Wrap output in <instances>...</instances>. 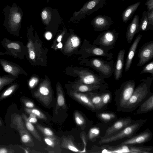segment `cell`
I'll list each match as a JSON object with an SVG mask.
<instances>
[{
	"label": "cell",
	"instance_id": "obj_26",
	"mask_svg": "<svg viewBox=\"0 0 153 153\" xmlns=\"http://www.w3.org/2000/svg\"><path fill=\"white\" fill-rule=\"evenodd\" d=\"M104 124L99 123L91 128L88 133V139L93 142L102 137L101 134L103 133V127Z\"/></svg>",
	"mask_w": 153,
	"mask_h": 153
},
{
	"label": "cell",
	"instance_id": "obj_35",
	"mask_svg": "<svg viewBox=\"0 0 153 153\" xmlns=\"http://www.w3.org/2000/svg\"><path fill=\"white\" fill-rule=\"evenodd\" d=\"M148 25V11H144L142 13V17L140 22L139 24V31L147 30Z\"/></svg>",
	"mask_w": 153,
	"mask_h": 153
},
{
	"label": "cell",
	"instance_id": "obj_46",
	"mask_svg": "<svg viewBox=\"0 0 153 153\" xmlns=\"http://www.w3.org/2000/svg\"><path fill=\"white\" fill-rule=\"evenodd\" d=\"M11 152L8 149L4 148H2L0 149V153H7Z\"/></svg>",
	"mask_w": 153,
	"mask_h": 153
},
{
	"label": "cell",
	"instance_id": "obj_18",
	"mask_svg": "<svg viewBox=\"0 0 153 153\" xmlns=\"http://www.w3.org/2000/svg\"><path fill=\"white\" fill-rule=\"evenodd\" d=\"M70 95L74 99L83 105L93 112L97 111L92 103L86 93L78 92L72 91L70 93Z\"/></svg>",
	"mask_w": 153,
	"mask_h": 153
},
{
	"label": "cell",
	"instance_id": "obj_25",
	"mask_svg": "<svg viewBox=\"0 0 153 153\" xmlns=\"http://www.w3.org/2000/svg\"><path fill=\"white\" fill-rule=\"evenodd\" d=\"M86 93L97 111H98L102 110V108L100 91L98 92H88Z\"/></svg>",
	"mask_w": 153,
	"mask_h": 153
},
{
	"label": "cell",
	"instance_id": "obj_33",
	"mask_svg": "<svg viewBox=\"0 0 153 153\" xmlns=\"http://www.w3.org/2000/svg\"><path fill=\"white\" fill-rule=\"evenodd\" d=\"M36 127L45 137H51L56 140V136L50 128L45 127L39 124H36Z\"/></svg>",
	"mask_w": 153,
	"mask_h": 153
},
{
	"label": "cell",
	"instance_id": "obj_45",
	"mask_svg": "<svg viewBox=\"0 0 153 153\" xmlns=\"http://www.w3.org/2000/svg\"><path fill=\"white\" fill-rule=\"evenodd\" d=\"M27 118L29 122L32 123H36L37 121V118L36 117L30 116L28 117H27Z\"/></svg>",
	"mask_w": 153,
	"mask_h": 153
},
{
	"label": "cell",
	"instance_id": "obj_2",
	"mask_svg": "<svg viewBox=\"0 0 153 153\" xmlns=\"http://www.w3.org/2000/svg\"><path fill=\"white\" fill-rule=\"evenodd\" d=\"M153 80V77L150 76L141 80L140 83L135 88L123 112H130L133 111L153 94L150 90Z\"/></svg>",
	"mask_w": 153,
	"mask_h": 153
},
{
	"label": "cell",
	"instance_id": "obj_6",
	"mask_svg": "<svg viewBox=\"0 0 153 153\" xmlns=\"http://www.w3.org/2000/svg\"><path fill=\"white\" fill-rule=\"evenodd\" d=\"M106 4L105 0H90L86 2L78 11H75L69 22H78L102 7Z\"/></svg>",
	"mask_w": 153,
	"mask_h": 153
},
{
	"label": "cell",
	"instance_id": "obj_51",
	"mask_svg": "<svg viewBox=\"0 0 153 153\" xmlns=\"http://www.w3.org/2000/svg\"><path fill=\"white\" fill-rule=\"evenodd\" d=\"M123 1H124V0H122Z\"/></svg>",
	"mask_w": 153,
	"mask_h": 153
},
{
	"label": "cell",
	"instance_id": "obj_23",
	"mask_svg": "<svg viewBox=\"0 0 153 153\" xmlns=\"http://www.w3.org/2000/svg\"><path fill=\"white\" fill-rule=\"evenodd\" d=\"M96 112V115L97 117L105 124L112 123L117 119V115L113 112L100 111Z\"/></svg>",
	"mask_w": 153,
	"mask_h": 153
},
{
	"label": "cell",
	"instance_id": "obj_42",
	"mask_svg": "<svg viewBox=\"0 0 153 153\" xmlns=\"http://www.w3.org/2000/svg\"><path fill=\"white\" fill-rule=\"evenodd\" d=\"M71 45L74 47H77L80 44L79 39L76 36L72 37L71 38Z\"/></svg>",
	"mask_w": 153,
	"mask_h": 153
},
{
	"label": "cell",
	"instance_id": "obj_32",
	"mask_svg": "<svg viewBox=\"0 0 153 153\" xmlns=\"http://www.w3.org/2000/svg\"><path fill=\"white\" fill-rule=\"evenodd\" d=\"M16 78L9 74L2 76L0 75V91L4 86L12 84Z\"/></svg>",
	"mask_w": 153,
	"mask_h": 153
},
{
	"label": "cell",
	"instance_id": "obj_40",
	"mask_svg": "<svg viewBox=\"0 0 153 153\" xmlns=\"http://www.w3.org/2000/svg\"><path fill=\"white\" fill-rule=\"evenodd\" d=\"M44 139V142L48 146L52 147H55L56 145L55 141L56 140L51 137H45Z\"/></svg>",
	"mask_w": 153,
	"mask_h": 153
},
{
	"label": "cell",
	"instance_id": "obj_27",
	"mask_svg": "<svg viewBox=\"0 0 153 153\" xmlns=\"http://www.w3.org/2000/svg\"><path fill=\"white\" fill-rule=\"evenodd\" d=\"M141 1H138L128 7L122 14L123 22L126 23L131 18L133 14L140 5Z\"/></svg>",
	"mask_w": 153,
	"mask_h": 153
},
{
	"label": "cell",
	"instance_id": "obj_36",
	"mask_svg": "<svg viewBox=\"0 0 153 153\" xmlns=\"http://www.w3.org/2000/svg\"><path fill=\"white\" fill-rule=\"evenodd\" d=\"M25 111L28 114L32 113L34 114L37 118L46 120L47 117L40 110L35 108H25Z\"/></svg>",
	"mask_w": 153,
	"mask_h": 153
},
{
	"label": "cell",
	"instance_id": "obj_37",
	"mask_svg": "<svg viewBox=\"0 0 153 153\" xmlns=\"http://www.w3.org/2000/svg\"><path fill=\"white\" fill-rule=\"evenodd\" d=\"M74 118L76 124L81 126H85L86 121L84 117L78 111L74 113Z\"/></svg>",
	"mask_w": 153,
	"mask_h": 153
},
{
	"label": "cell",
	"instance_id": "obj_9",
	"mask_svg": "<svg viewBox=\"0 0 153 153\" xmlns=\"http://www.w3.org/2000/svg\"><path fill=\"white\" fill-rule=\"evenodd\" d=\"M11 120V127L14 128L18 131L22 142L25 145L33 146L34 144L32 137L29 134L23 120L22 117L18 114L13 115Z\"/></svg>",
	"mask_w": 153,
	"mask_h": 153
},
{
	"label": "cell",
	"instance_id": "obj_31",
	"mask_svg": "<svg viewBox=\"0 0 153 153\" xmlns=\"http://www.w3.org/2000/svg\"><path fill=\"white\" fill-rule=\"evenodd\" d=\"M101 97L102 109L107 105L111 102V93L107 89L100 91Z\"/></svg>",
	"mask_w": 153,
	"mask_h": 153
},
{
	"label": "cell",
	"instance_id": "obj_11",
	"mask_svg": "<svg viewBox=\"0 0 153 153\" xmlns=\"http://www.w3.org/2000/svg\"><path fill=\"white\" fill-rule=\"evenodd\" d=\"M134 121L130 117H120L117 119L107 128L104 135L100 138H105L116 134L130 125Z\"/></svg>",
	"mask_w": 153,
	"mask_h": 153
},
{
	"label": "cell",
	"instance_id": "obj_52",
	"mask_svg": "<svg viewBox=\"0 0 153 153\" xmlns=\"http://www.w3.org/2000/svg\"></svg>",
	"mask_w": 153,
	"mask_h": 153
},
{
	"label": "cell",
	"instance_id": "obj_21",
	"mask_svg": "<svg viewBox=\"0 0 153 153\" xmlns=\"http://www.w3.org/2000/svg\"><path fill=\"white\" fill-rule=\"evenodd\" d=\"M142 36V35L141 34L138 35L129 48L125 65V71L126 72L128 71L130 68L132 59Z\"/></svg>",
	"mask_w": 153,
	"mask_h": 153
},
{
	"label": "cell",
	"instance_id": "obj_24",
	"mask_svg": "<svg viewBox=\"0 0 153 153\" xmlns=\"http://www.w3.org/2000/svg\"><path fill=\"white\" fill-rule=\"evenodd\" d=\"M138 107L136 112L137 114H144L152 111L153 109V94Z\"/></svg>",
	"mask_w": 153,
	"mask_h": 153
},
{
	"label": "cell",
	"instance_id": "obj_8",
	"mask_svg": "<svg viewBox=\"0 0 153 153\" xmlns=\"http://www.w3.org/2000/svg\"><path fill=\"white\" fill-rule=\"evenodd\" d=\"M90 65L104 78H110L114 72L115 64L112 60H104L95 58L89 61Z\"/></svg>",
	"mask_w": 153,
	"mask_h": 153
},
{
	"label": "cell",
	"instance_id": "obj_7",
	"mask_svg": "<svg viewBox=\"0 0 153 153\" xmlns=\"http://www.w3.org/2000/svg\"><path fill=\"white\" fill-rule=\"evenodd\" d=\"M100 149L102 150V151L105 150L104 152L153 153V147L151 146H135L134 145H118L116 146L104 145L101 146Z\"/></svg>",
	"mask_w": 153,
	"mask_h": 153
},
{
	"label": "cell",
	"instance_id": "obj_39",
	"mask_svg": "<svg viewBox=\"0 0 153 153\" xmlns=\"http://www.w3.org/2000/svg\"><path fill=\"white\" fill-rule=\"evenodd\" d=\"M148 25L147 30H153V10L148 11Z\"/></svg>",
	"mask_w": 153,
	"mask_h": 153
},
{
	"label": "cell",
	"instance_id": "obj_13",
	"mask_svg": "<svg viewBox=\"0 0 153 153\" xmlns=\"http://www.w3.org/2000/svg\"><path fill=\"white\" fill-rule=\"evenodd\" d=\"M138 56L139 58L137 66L140 67L151 59L153 57V41L143 45L140 48Z\"/></svg>",
	"mask_w": 153,
	"mask_h": 153
},
{
	"label": "cell",
	"instance_id": "obj_3",
	"mask_svg": "<svg viewBox=\"0 0 153 153\" xmlns=\"http://www.w3.org/2000/svg\"><path fill=\"white\" fill-rule=\"evenodd\" d=\"M136 82L134 80L124 82L120 88L114 91V100L117 111L123 112L135 88Z\"/></svg>",
	"mask_w": 153,
	"mask_h": 153
},
{
	"label": "cell",
	"instance_id": "obj_43",
	"mask_svg": "<svg viewBox=\"0 0 153 153\" xmlns=\"http://www.w3.org/2000/svg\"><path fill=\"white\" fill-rule=\"evenodd\" d=\"M145 5L147 6L148 11L153 10V0H147L145 3Z\"/></svg>",
	"mask_w": 153,
	"mask_h": 153
},
{
	"label": "cell",
	"instance_id": "obj_4",
	"mask_svg": "<svg viewBox=\"0 0 153 153\" xmlns=\"http://www.w3.org/2000/svg\"><path fill=\"white\" fill-rule=\"evenodd\" d=\"M146 121V119L135 120L130 125L116 134L108 137L100 139L98 143L99 145L105 144L117 141L126 137L130 138L136 134Z\"/></svg>",
	"mask_w": 153,
	"mask_h": 153
},
{
	"label": "cell",
	"instance_id": "obj_48",
	"mask_svg": "<svg viewBox=\"0 0 153 153\" xmlns=\"http://www.w3.org/2000/svg\"><path fill=\"white\" fill-rule=\"evenodd\" d=\"M62 43L60 42L57 45V47L59 48H61L62 47Z\"/></svg>",
	"mask_w": 153,
	"mask_h": 153
},
{
	"label": "cell",
	"instance_id": "obj_41",
	"mask_svg": "<svg viewBox=\"0 0 153 153\" xmlns=\"http://www.w3.org/2000/svg\"><path fill=\"white\" fill-rule=\"evenodd\" d=\"M22 101L27 108H34L35 107L34 103L29 100L26 99H22Z\"/></svg>",
	"mask_w": 153,
	"mask_h": 153
},
{
	"label": "cell",
	"instance_id": "obj_12",
	"mask_svg": "<svg viewBox=\"0 0 153 153\" xmlns=\"http://www.w3.org/2000/svg\"><path fill=\"white\" fill-rule=\"evenodd\" d=\"M153 134L149 128H148L143 132L128 138L120 143L118 145H136L144 144L150 141Z\"/></svg>",
	"mask_w": 153,
	"mask_h": 153
},
{
	"label": "cell",
	"instance_id": "obj_50",
	"mask_svg": "<svg viewBox=\"0 0 153 153\" xmlns=\"http://www.w3.org/2000/svg\"><path fill=\"white\" fill-rule=\"evenodd\" d=\"M2 124L1 121L0 119V126H1Z\"/></svg>",
	"mask_w": 153,
	"mask_h": 153
},
{
	"label": "cell",
	"instance_id": "obj_49",
	"mask_svg": "<svg viewBox=\"0 0 153 153\" xmlns=\"http://www.w3.org/2000/svg\"><path fill=\"white\" fill-rule=\"evenodd\" d=\"M62 38V36L61 35L59 36L58 37L57 39L58 42H60Z\"/></svg>",
	"mask_w": 153,
	"mask_h": 153
},
{
	"label": "cell",
	"instance_id": "obj_38",
	"mask_svg": "<svg viewBox=\"0 0 153 153\" xmlns=\"http://www.w3.org/2000/svg\"><path fill=\"white\" fill-rule=\"evenodd\" d=\"M149 73L151 74L152 76H153V61H151L143 68L142 71L140 72V74Z\"/></svg>",
	"mask_w": 153,
	"mask_h": 153
},
{
	"label": "cell",
	"instance_id": "obj_30",
	"mask_svg": "<svg viewBox=\"0 0 153 153\" xmlns=\"http://www.w3.org/2000/svg\"><path fill=\"white\" fill-rule=\"evenodd\" d=\"M61 146L62 148L69 150L72 152H80V151L74 145L70 138L66 137L63 138Z\"/></svg>",
	"mask_w": 153,
	"mask_h": 153
},
{
	"label": "cell",
	"instance_id": "obj_5",
	"mask_svg": "<svg viewBox=\"0 0 153 153\" xmlns=\"http://www.w3.org/2000/svg\"><path fill=\"white\" fill-rule=\"evenodd\" d=\"M1 45L6 50L4 53L0 52V55H8L15 58L23 59L27 51L26 47L20 41L10 40L5 38L1 42Z\"/></svg>",
	"mask_w": 153,
	"mask_h": 153
},
{
	"label": "cell",
	"instance_id": "obj_34",
	"mask_svg": "<svg viewBox=\"0 0 153 153\" xmlns=\"http://www.w3.org/2000/svg\"><path fill=\"white\" fill-rule=\"evenodd\" d=\"M19 86L18 83L12 84L3 92L1 96L0 99H3L10 96L18 88Z\"/></svg>",
	"mask_w": 153,
	"mask_h": 153
},
{
	"label": "cell",
	"instance_id": "obj_28",
	"mask_svg": "<svg viewBox=\"0 0 153 153\" xmlns=\"http://www.w3.org/2000/svg\"><path fill=\"white\" fill-rule=\"evenodd\" d=\"M57 98L56 105L55 111L56 114H57L58 110L59 108L65 109L66 108L64 95L61 88L59 86H58L57 88Z\"/></svg>",
	"mask_w": 153,
	"mask_h": 153
},
{
	"label": "cell",
	"instance_id": "obj_22",
	"mask_svg": "<svg viewBox=\"0 0 153 153\" xmlns=\"http://www.w3.org/2000/svg\"><path fill=\"white\" fill-rule=\"evenodd\" d=\"M108 87V85L106 84L101 85H94L89 84H82L77 85L74 87V89L76 91L81 92H98L107 89Z\"/></svg>",
	"mask_w": 153,
	"mask_h": 153
},
{
	"label": "cell",
	"instance_id": "obj_16",
	"mask_svg": "<svg viewBox=\"0 0 153 153\" xmlns=\"http://www.w3.org/2000/svg\"><path fill=\"white\" fill-rule=\"evenodd\" d=\"M113 22L110 17L99 15L92 19L91 24L95 31H102L110 27Z\"/></svg>",
	"mask_w": 153,
	"mask_h": 153
},
{
	"label": "cell",
	"instance_id": "obj_29",
	"mask_svg": "<svg viewBox=\"0 0 153 153\" xmlns=\"http://www.w3.org/2000/svg\"><path fill=\"white\" fill-rule=\"evenodd\" d=\"M22 117L24 120L25 125L27 130L33 135L36 139L39 141H41L42 139L40 136L32 123L29 122L26 115L25 114L22 113Z\"/></svg>",
	"mask_w": 153,
	"mask_h": 153
},
{
	"label": "cell",
	"instance_id": "obj_20",
	"mask_svg": "<svg viewBox=\"0 0 153 153\" xmlns=\"http://www.w3.org/2000/svg\"><path fill=\"white\" fill-rule=\"evenodd\" d=\"M125 52L124 49L121 50L119 51L115 64L114 73V78L117 81L122 76Z\"/></svg>",
	"mask_w": 153,
	"mask_h": 153
},
{
	"label": "cell",
	"instance_id": "obj_47",
	"mask_svg": "<svg viewBox=\"0 0 153 153\" xmlns=\"http://www.w3.org/2000/svg\"><path fill=\"white\" fill-rule=\"evenodd\" d=\"M45 36L46 38L48 40H50L52 37V35L51 33L48 32L46 33Z\"/></svg>",
	"mask_w": 153,
	"mask_h": 153
},
{
	"label": "cell",
	"instance_id": "obj_44",
	"mask_svg": "<svg viewBox=\"0 0 153 153\" xmlns=\"http://www.w3.org/2000/svg\"><path fill=\"white\" fill-rule=\"evenodd\" d=\"M37 82V79L34 77L31 79L29 81L28 84L31 88H33Z\"/></svg>",
	"mask_w": 153,
	"mask_h": 153
},
{
	"label": "cell",
	"instance_id": "obj_15",
	"mask_svg": "<svg viewBox=\"0 0 153 153\" xmlns=\"http://www.w3.org/2000/svg\"><path fill=\"white\" fill-rule=\"evenodd\" d=\"M0 64L4 71L16 78L21 74L26 75L23 68L18 64L4 59H0Z\"/></svg>",
	"mask_w": 153,
	"mask_h": 153
},
{
	"label": "cell",
	"instance_id": "obj_10",
	"mask_svg": "<svg viewBox=\"0 0 153 153\" xmlns=\"http://www.w3.org/2000/svg\"><path fill=\"white\" fill-rule=\"evenodd\" d=\"M118 35V33L114 29L106 30L100 34L93 43L104 49L109 51L114 48Z\"/></svg>",
	"mask_w": 153,
	"mask_h": 153
},
{
	"label": "cell",
	"instance_id": "obj_1",
	"mask_svg": "<svg viewBox=\"0 0 153 153\" xmlns=\"http://www.w3.org/2000/svg\"><path fill=\"white\" fill-rule=\"evenodd\" d=\"M2 13L4 15L3 26L10 34L19 37L23 15L22 9L14 2L12 6H5Z\"/></svg>",
	"mask_w": 153,
	"mask_h": 153
},
{
	"label": "cell",
	"instance_id": "obj_17",
	"mask_svg": "<svg viewBox=\"0 0 153 153\" xmlns=\"http://www.w3.org/2000/svg\"><path fill=\"white\" fill-rule=\"evenodd\" d=\"M41 20L45 25H49L52 20H61V18L57 10L50 7H46L41 13Z\"/></svg>",
	"mask_w": 153,
	"mask_h": 153
},
{
	"label": "cell",
	"instance_id": "obj_14",
	"mask_svg": "<svg viewBox=\"0 0 153 153\" xmlns=\"http://www.w3.org/2000/svg\"><path fill=\"white\" fill-rule=\"evenodd\" d=\"M33 95L35 98L46 106L49 105L53 100L51 88L49 85L45 83L42 84Z\"/></svg>",
	"mask_w": 153,
	"mask_h": 153
},
{
	"label": "cell",
	"instance_id": "obj_19",
	"mask_svg": "<svg viewBox=\"0 0 153 153\" xmlns=\"http://www.w3.org/2000/svg\"><path fill=\"white\" fill-rule=\"evenodd\" d=\"M139 19L138 15L135 14L127 27L126 36L128 43L131 42L135 34L139 32Z\"/></svg>",
	"mask_w": 153,
	"mask_h": 153
}]
</instances>
